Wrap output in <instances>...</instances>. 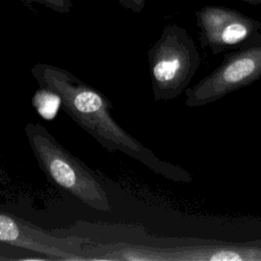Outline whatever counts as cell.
Wrapping results in <instances>:
<instances>
[{
    "label": "cell",
    "instance_id": "6da1fadb",
    "mask_svg": "<svg viewBox=\"0 0 261 261\" xmlns=\"http://www.w3.org/2000/svg\"><path fill=\"white\" fill-rule=\"evenodd\" d=\"M31 73L39 88L56 93L61 108L84 130L110 152H121L153 172L175 182L189 184L193 175L184 167L160 159L150 149L122 128L113 118L109 99L66 69L38 63Z\"/></svg>",
    "mask_w": 261,
    "mask_h": 261
},
{
    "label": "cell",
    "instance_id": "7a4b0ae2",
    "mask_svg": "<svg viewBox=\"0 0 261 261\" xmlns=\"http://www.w3.org/2000/svg\"><path fill=\"white\" fill-rule=\"evenodd\" d=\"M24 134L40 168L52 184L92 209L100 212H109L112 209L102 181L46 127L38 122H28Z\"/></svg>",
    "mask_w": 261,
    "mask_h": 261
},
{
    "label": "cell",
    "instance_id": "3957f363",
    "mask_svg": "<svg viewBox=\"0 0 261 261\" xmlns=\"http://www.w3.org/2000/svg\"><path fill=\"white\" fill-rule=\"evenodd\" d=\"M155 101H167L185 93L200 64L201 56L189 33L176 24L164 29L148 53Z\"/></svg>",
    "mask_w": 261,
    "mask_h": 261
},
{
    "label": "cell",
    "instance_id": "277c9868",
    "mask_svg": "<svg viewBox=\"0 0 261 261\" xmlns=\"http://www.w3.org/2000/svg\"><path fill=\"white\" fill-rule=\"evenodd\" d=\"M261 79V45L226 52L222 62L185 91L188 107H202Z\"/></svg>",
    "mask_w": 261,
    "mask_h": 261
},
{
    "label": "cell",
    "instance_id": "5b68a950",
    "mask_svg": "<svg viewBox=\"0 0 261 261\" xmlns=\"http://www.w3.org/2000/svg\"><path fill=\"white\" fill-rule=\"evenodd\" d=\"M199 41L213 55L261 45V22L239 10L206 5L196 11Z\"/></svg>",
    "mask_w": 261,
    "mask_h": 261
},
{
    "label": "cell",
    "instance_id": "8992f818",
    "mask_svg": "<svg viewBox=\"0 0 261 261\" xmlns=\"http://www.w3.org/2000/svg\"><path fill=\"white\" fill-rule=\"evenodd\" d=\"M0 243L41 254L49 259L86 260L84 246L89 238L55 236L31 221L0 211Z\"/></svg>",
    "mask_w": 261,
    "mask_h": 261
},
{
    "label": "cell",
    "instance_id": "52a82bcc",
    "mask_svg": "<svg viewBox=\"0 0 261 261\" xmlns=\"http://www.w3.org/2000/svg\"><path fill=\"white\" fill-rule=\"evenodd\" d=\"M33 105L42 117L51 119L61 106V101L56 93L44 88H39L33 97Z\"/></svg>",
    "mask_w": 261,
    "mask_h": 261
},
{
    "label": "cell",
    "instance_id": "ba28073f",
    "mask_svg": "<svg viewBox=\"0 0 261 261\" xmlns=\"http://www.w3.org/2000/svg\"><path fill=\"white\" fill-rule=\"evenodd\" d=\"M21 251H25L23 249L10 246L7 244L0 243V260H14V259H23L25 257H22L19 253Z\"/></svg>",
    "mask_w": 261,
    "mask_h": 261
},
{
    "label": "cell",
    "instance_id": "9c48e42d",
    "mask_svg": "<svg viewBox=\"0 0 261 261\" xmlns=\"http://www.w3.org/2000/svg\"><path fill=\"white\" fill-rule=\"evenodd\" d=\"M251 5H261V0H239Z\"/></svg>",
    "mask_w": 261,
    "mask_h": 261
}]
</instances>
